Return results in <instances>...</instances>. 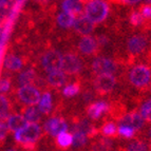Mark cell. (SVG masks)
<instances>
[{"label":"cell","instance_id":"6da1fadb","mask_svg":"<svg viewBox=\"0 0 151 151\" xmlns=\"http://www.w3.org/2000/svg\"><path fill=\"white\" fill-rule=\"evenodd\" d=\"M109 12L110 8L105 0H90L83 6V15L94 24L106 20Z\"/></svg>","mask_w":151,"mask_h":151},{"label":"cell","instance_id":"7a4b0ae2","mask_svg":"<svg viewBox=\"0 0 151 151\" xmlns=\"http://www.w3.org/2000/svg\"><path fill=\"white\" fill-rule=\"evenodd\" d=\"M41 135V127L38 123H28L20 130L14 132L15 141L22 145H32Z\"/></svg>","mask_w":151,"mask_h":151},{"label":"cell","instance_id":"3957f363","mask_svg":"<svg viewBox=\"0 0 151 151\" xmlns=\"http://www.w3.org/2000/svg\"><path fill=\"white\" fill-rule=\"evenodd\" d=\"M129 83L135 88H146L151 83V69L146 65H136L129 71Z\"/></svg>","mask_w":151,"mask_h":151},{"label":"cell","instance_id":"277c9868","mask_svg":"<svg viewBox=\"0 0 151 151\" xmlns=\"http://www.w3.org/2000/svg\"><path fill=\"white\" fill-rule=\"evenodd\" d=\"M93 87L96 93L106 95L111 93L116 87V77L114 74H98L93 81Z\"/></svg>","mask_w":151,"mask_h":151},{"label":"cell","instance_id":"5b68a950","mask_svg":"<svg viewBox=\"0 0 151 151\" xmlns=\"http://www.w3.org/2000/svg\"><path fill=\"white\" fill-rule=\"evenodd\" d=\"M91 70L95 75L98 74H114L117 71V65L113 59L106 56L94 58L91 63Z\"/></svg>","mask_w":151,"mask_h":151},{"label":"cell","instance_id":"8992f818","mask_svg":"<svg viewBox=\"0 0 151 151\" xmlns=\"http://www.w3.org/2000/svg\"><path fill=\"white\" fill-rule=\"evenodd\" d=\"M17 96L21 103L27 106H37L41 94L40 91L36 87L28 85V86H20V88L17 90Z\"/></svg>","mask_w":151,"mask_h":151},{"label":"cell","instance_id":"52a82bcc","mask_svg":"<svg viewBox=\"0 0 151 151\" xmlns=\"http://www.w3.org/2000/svg\"><path fill=\"white\" fill-rule=\"evenodd\" d=\"M61 61H63V54L56 50L48 51L41 57V65L48 73L55 70H60Z\"/></svg>","mask_w":151,"mask_h":151},{"label":"cell","instance_id":"ba28073f","mask_svg":"<svg viewBox=\"0 0 151 151\" xmlns=\"http://www.w3.org/2000/svg\"><path fill=\"white\" fill-rule=\"evenodd\" d=\"M83 68L81 58L73 53H68L63 55V61H61V70L65 74L69 75H75L79 73Z\"/></svg>","mask_w":151,"mask_h":151},{"label":"cell","instance_id":"9c48e42d","mask_svg":"<svg viewBox=\"0 0 151 151\" xmlns=\"http://www.w3.org/2000/svg\"><path fill=\"white\" fill-rule=\"evenodd\" d=\"M148 45V40L144 35L136 34L127 40V51L130 55L137 56L144 53Z\"/></svg>","mask_w":151,"mask_h":151},{"label":"cell","instance_id":"30bf717a","mask_svg":"<svg viewBox=\"0 0 151 151\" xmlns=\"http://www.w3.org/2000/svg\"><path fill=\"white\" fill-rule=\"evenodd\" d=\"M45 130L50 135L57 136L61 132L68 131V124L61 117H51L45 123Z\"/></svg>","mask_w":151,"mask_h":151},{"label":"cell","instance_id":"8fae6325","mask_svg":"<svg viewBox=\"0 0 151 151\" xmlns=\"http://www.w3.org/2000/svg\"><path fill=\"white\" fill-rule=\"evenodd\" d=\"M98 49L97 39L90 35L83 36L78 41V50L83 55H93Z\"/></svg>","mask_w":151,"mask_h":151},{"label":"cell","instance_id":"7c38bea8","mask_svg":"<svg viewBox=\"0 0 151 151\" xmlns=\"http://www.w3.org/2000/svg\"><path fill=\"white\" fill-rule=\"evenodd\" d=\"M73 29L77 34L81 36H86L94 31V23L85 15H79L75 18Z\"/></svg>","mask_w":151,"mask_h":151},{"label":"cell","instance_id":"4fadbf2b","mask_svg":"<svg viewBox=\"0 0 151 151\" xmlns=\"http://www.w3.org/2000/svg\"><path fill=\"white\" fill-rule=\"evenodd\" d=\"M119 124H124V125H128V126L132 127L135 130H139L145 124V119L142 116L141 113L137 112H131V113L125 114L119 119Z\"/></svg>","mask_w":151,"mask_h":151},{"label":"cell","instance_id":"5bb4252c","mask_svg":"<svg viewBox=\"0 0 151 151\" xmlns=\"http://www.w3.org/2000/svg\"><path fill=\"white\" fill-rule=\"evenodd\" d=\"M109 108H110V106L108 105V103L104 101H98L96 103L91 104L87 108V115L91 119H101L104 113H106L109 110Z\"/></svg>","mask_w":151,"mask_h":151},{"label":"cell","instance_id":"9a60e30c","mask_svg":"<svg viewBox=\"0 0 151 151\" xmlns=\"http://www.w3.org/2000/svg\"><path fill=\"white\" fill-rule=\"evenodd\" d=\"M47 81H48L49 85L52 87H63L67 81V74L63 72V70H55L52 72H49L48 76H47Z\"/></svg>","mask_w":151,"mask_h":151},{"label":"cell","instance_id":"2e32d148","mask_svg":"<svg viewBox=\"0 0 151 151\" xmlns=\"http://www.w3.org/2000/svg\"><path fill=\"white\" fill-rule=\"evenodd\" d=\"M27 124L28 122L24 119V116L21 114H12V115H9L6 119V125L9 127V130L13 132L22 129Z\"/></svg>","mask_w":151,"mask_h":151},{"label":"cell","instance_id":"e0dca14e","mask_svg":"<svg viewBox=\"0 0 151 151\" xmlns=\"http://www.w3.org/2000/svg\"><path fill=\"white\" fill-rule=\"evenodd\" d=\"M61 9L63 12L70 13L72 15H79L83 9L81 0H63L61 3Z\"/></svg>","mask_w":151,"mask_h":151},{"label":"cell","instance_id":"ac0fdd59","mask_svg":"<svg viewBox=\"0 0 151 151\" xmlns=\"http://www.w3.org/2000/svg\"><path fill=\"white\" fill-rule=\"evenodd\" d=\"M37 107L42 114H48L52 111L53 98H52V95H51L50 92H45V93L40 96V99L38 101Z\"/></svg>","mask_w":151,"mask_h":151},{"label":"cell","instance_id":"d6986e66","mask_svg":"<svg viewBox=\"0 0 151 151\" xmlns=\"http://www.w3.org/2000/svg\"><path fill=\"white\" fill-rule=\"evenodd\" d=\"M76 16L72 15L70 13L61 12L57 16V24L63 29H69L73 28L74 21H75Z\"/></svg>","mask_w":151,"mask_h":151},{"label":"cell","instance_id":"ffe728a7","mask_svg":"<svg viewBox=\"0 0 151 151\" xmlns=\"http://www.w3.org/2000/svg\"><path fill=\"white\" fill-rule=\"evenodd\" d=\"M56 144L60 149L69 148L73 144V134L68 132V131L61 132L60 134H58L56 136Z\"/></svg>","mask_w":151,"mask_h":151},{"label":"cell","instance_id":"44dd1931","mask_svg":"<svg viewBox=\"0 0 151 151\" xmlns=\"http://www.w3.org/2000/svg\"><path fill=\"white\" fill-rule=\"evenodd\" d=\"M22 65V59L16 55H9L4 59V67L10 71H19Z\"/></svg>","mask_w":151,"mask_h":151},{"label":"cell","instance_id":"7402d4cb","mask_svg":"<svg viewBox=\"0 0 151 151\" xmlns=\"http://www.w3.org/2000/svg\"><path fill=\"white\" fill-rule=\"evenodd\" d=\"M41 112L36 106H29L24 110L23 116L28 123H38L41 117Z\"/></svg>","mask_w":151,"mask_h":151},{"label":"cell","instance_id":"603a6c76","mask_svg":"<svg viewBox=\"0 0 151 151\" xmlns=\"http://www.w3.org/2000/svg\"><path fill=\"white\" fill-rule=\"evenodd\" d=\"M36 77L35 71L33 69H27L23 72H21L19 77H18V83L20 86H28V85H32L34 79Z\"/></svg>","mask_w":151,"mask_h":151},{"label":"cell","instance_id":"cb8c5ba5","mask_svg":"<svg viewBox=\"0 0 151 151\" xmlns=\"http://www.w3.org/2000/svg\"><path fill=\"white\" fill-rule=\"evenodd\" d=\"M87 141H88V134L81 130H76L73 133V144H72V146L76 147V148H81V147L86 145Z\"/></svg>","mask_w":151,"mask_h":151},{"label":"cell","instance_id":"d4e9b609","mask_svg":"<svg viewBox=\"0 0 151 151\" xmlns=\"http://www.w3.org/2000/svg\"><path fill=\"white\" fill-rule=\"evenodd\" d=\"M135 132H136L135 129L128 126V125L119 124V127H117V134H119V136H122V137H125V139H131V137H133Z\"/></svg>","mask_w":151,"mask_h":151},{"label":"cell","instance_id":"484cf974","mask_svg":"<svg viewBox=\"0 0 151 151\" xmlns=\"http://www.w3.org/2000/svg\"><path fill=\"white\" fill-rule=\"evenodd\" d=\"M79 90H81V86L78 83H70V85H67V86L63 87V94L65 97H74L79 93Z\"/></svg>","mask_w":151,"mask_h":151},{"label":"cell","instance_id":"4316f807","mask_svg":"<svg viewBox=\"0 0 151 151\" xmlns=\"http://www.w3.org/2000/svg\"><path fill=\"white\" fill-rule=\"evenodd\" d=\"M101 134L107 137H112V136L117 134V126L113 122H108V123L104 124L101 127Z\"/></svg>","mask_w":151,"mask_h":151},{"label":"cell","instance_id":"83f0119b","mask_svg":"<svg viewBox=\"0 0 151 151\" xmlns=\"http://www.w3.org/2000/svg\"><path fill=\"white\" fill-rule=\"evenodd\" d=\"M10 112V104L4 95L0 94V119H6Z\"/></svg>","mask_w":151,"mask_h":151},{"label":"cell","instance_id":"f1b7e54d","mask_svg":"<svg viewBox=\"0 0 151 151\" xmlns=\"http://www.w3.org/2000/svg\"><path fill=\"white\" fill-rule=\"evenodd\" d=\"M126 151H148V146L142 139H134L128 144Z\"/></svg>","mask_w":151,"mask_h":151},{"label":"cell","instance_id":"f546056e","mask_svg":"<svg viewBox=\"0 0 151 151\" xmlns=\"http://www.w3.org/2000/svg\"><path fill=\"white\" fill-rule=\"evenodd\" d=\"M141 114L145 121L151 123V98L144 101L141 107Z\"/></svg>","mask_w":151,"mask_h":151},{"label":"cell","instance_id":"4dcf8cb0","mask_svg":"<svg viewBox=\"0 0 151 151\" xmlns=\"http://www.w3.org/2000/svg\"><path fill=\"white\" fill-rule=\"evenodd\" d=\"M144 18L142 16V14L139 12H133L130 15V22L132 23L133 25H141L144 23Z\"/></svg>","mask_w":151,"mask_h":151},{"label":"cell","instance_id":"1f68e13d","mask_svg":"<svg viewBox=\"0 0 151 151\" xmlns=\"http://www.w3.org/2000/svg\"><path fill=\"white\" fill-rule=\"evenodd\" d=\"M139 13H141L142 16H143L144 20L151 21V4L146 3L145 5H143V6L141 8Z\"/></svg>","mask_w":151,"mask_h":151},{"label":"cell","instance_id":"d6a6232c","mask_svg":"<svg viewBox=\"0 0 151 151\" xmlns=\"http://www.w3.org/2000/svg\"><path fill=\"white\" fill-rule=\"evenodd\" d=\"M10 88H11V81L6 78L4 79H1L0 81V93L3 94V93H6L10 91Z\"/></svg>","mask_w":151,"mask_h":151},{"label":"cell","instance_id":"836d02e7","mask_svg":"<svg viewBox=\"0 0 151 151\" xmlns=\"http://www.w3.org/2000/svg\"><path fill=\"white\" fill-rule=\"evenodd\" d=\"M9 131V127L6 125V122H3L0 119V141L3 139L6 136Z\"/></svg>","mask_w":151,"mask_h":151},{"label":"cell","instance_id":"e575fe53","mask_svg":"<svg viewBox=\"0 0 151 151\" xmlns=\"http://www.w3.org/2000/svg\"><path fill=\"white\" fill-rule=\"evenodd\" d=\"M142 0H121V2H123L124 4H128V5H133L136 3L141 2Z\"/></svg>","mask_w":151,"mask_h":151},{"label":"cell","instance_id":"d590c367","mask_svg":"<svg viewBox=\"0 0 151 151\" xmlns=\"http://www.w3.org/2000/svg\"><path fill=\"white\" fill-rule=\"evenodd\" d=\"M6 4H8V0H0V9L4 8Z\"/></svg>","mask_w":151,"mask_h":151},{"label":"cell","instance_id":"8d00e7d4","mask_svg":"<svg viewBox=\"0 0 151 151\" xmlns=\"http://www.w3.org/2000/svg\"><path fill=\"white\" fill-rule=\"evenodd\" d=\"M147 135H148V137H149V139H150V142H151V128L148 130V133H147Z\"/></svg>","mask_w":151,"mask_h":151},{"label":"cell","instance_id":"74e56055","mask_svg":"<svg viewBox=\"0 0 151 151\" xmlns=\"http://www.w3.org/2000/svg\"><path fill=\"white\" fill-rule=\"evenodd\" d=\"M145 2L148 3V4H151V0H145Z\"/></svg>","mask_w":151,"mask_h":151},{"label":"cell","instance_id":"f35d334b","mask_svg":"<svg viewBox=\"0 0 151 151\" xmlns=\"http://www.w3.org/2000/svg\"><path fill=\"white\" fill-rule=\"evenodd\" d=\"M6 151H17V150H16V149H8Z\"/></svg>","mask_w":151,"mask_h":151},{"label":"cell","instance_id":"ab89813d","mask_svg":"<svg viewBox=\"0 0 151 151\" xmlns=\"http://www.w3.org/2000/svg\"><path fill=\"white\" fill-rule=\"evenodd\" d=\"M0 32H1V27H0Z\"/></svg>","mask_w":151,"mask_h":151},{"label":"cell","instance_id":"60d3db41","mask_svg":"<svg viewBox=\"0 0 151 151\" xmlns=\"http://www.w3.org/2000/svg\"><path fill=\"white\" fill-rule=\"evenodd\" d=\"M150 151H151V145H150Z\"/></svg>","mask_w":151,"mask_h":151},{"label":"cell","instance_id":"b9f144b4","mask_svg":"<svg viewBox=\"0 0 151 151\" xmlns=\"http://www.w3.org/2000/svg\"><path fill=\"white\" fill-rule=\"evenodd\" d=\"M150 91H151V86H150Z\"/></svg>","mask_w":151,"mask_h":151}]
</instances>
